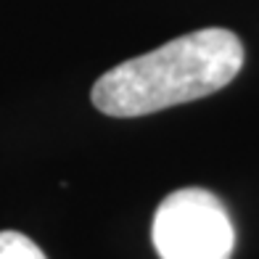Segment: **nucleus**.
<instances>
[{
  "label": "nucleus",
  "instance_id": "obj_1",
  "mask_svg": "<svg viewBox=\"0 0 259 259\" xmlns=\"http://www.w3.org/2000/svg\"><path fill=\"white\" fill-rule=\"evenodd\" d=\"M243 66V42L222 27L196 29L109 69L90 101L106 116H146L222 90Z\"/></svg>",
  "mask_w": 259,
  "mask_h": 259
},
{
  "label": "nucleus",
  "instance_id": "obj_2",
  "mask_svg": "<svg viewBox=\"0 0 259 259\" xmlns=\"http://www.w3.org/2000/svg\"><path fill=\"white\" fill-rule=\"evenodd\" d=\"M154 246L161 259H230L233 222L222 201L204 188H180L154 214Z\"/></svg>",
  "mask_w": 259,
  "mask_h": 259
},
{
  "label": "nucleus",
  "instance_id": "obj_3",
  "mask_svg": "<svg viewBox=\"0 0 259 259\" xmlns=\"http://www.w3.org/2000/svg\"><path fill=\"white\" fill-rule=\"evenodd\" d=\"M0 259H48V256L24 233L3 230L0 233Z\"/></svg>",
  "mask_w": 259,
  "mask_h": 259
}]
</instances>
